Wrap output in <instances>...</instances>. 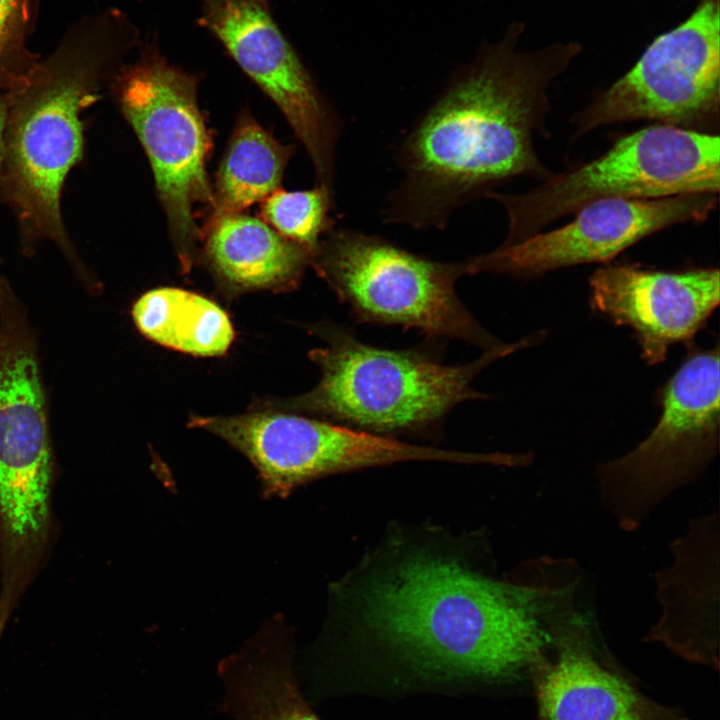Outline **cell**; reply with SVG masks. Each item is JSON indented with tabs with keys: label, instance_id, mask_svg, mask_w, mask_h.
<instances>
[{
	"label": "cell",
	"instance_id": "obj_23",
	"mask_svg": "<svg viewBox=\"0 0 720 720\" xmlns=\"http://www.w3.org/2000/svg\"><path fill=\"white\" fill-rule=\"evenodd\" d=\"M5 98L0 92V203L3 197Z\"/></svg>",
	"mask_w": 720,
	"mask_h": 720
},
{
	"label": "cell",
	"instance_id": "obj_15",
	"mask_svg": "<svg viewBox=\"0 0 720 720\" xmlns=\"http://www.w3.org/2000/svg\"><path fill=\"white\" fill-rule=\"evenodd\" d=\"M719 270L653 271L606 264L589 279L591 305L617 325L634 331L649 365L669 348L690 341L719 304Z\"/></svg>",
	"mask_w": 720,
	"mask_h": 720
},
{
	"label": "cell",
	"instance_id": "obj_7",
	"mask_svg": "<svg viewBox=\"0 0 720 720\" xmlns=\"http://www.w3.org/2000/svg\"><path fill=\"white\" fill-rule=\"evenodd\" d=\"M719 395L718 347L693 352L663 387L662 413L648 437L597 466L600 504L621 531L638 530L712 463L719 445Z\"/></svg>",
	"mask_w": 720,
	"mask_h": 720
},
{
	"label": "cell",
	"instance_id": "obj_10",
	"mask_svg": "<svg viewBox=\"0 0 720 720\" xmlns=\"http://www.w3.org/2000/svg\"><path fill=\"white\" fill-rule=\"evenodd\" d=\"M50 448L37 347L24 305L0 277V513L8 552L24 556L48 516Z\"/></svg>",
	"mask_w": 720,
	"mask_h": 720
},
{
	"label": "cell",
	"instance_id": "obj_20",
	"mask_svg": "<svg viewBox=\"0 0 720 720\" xmlns=\"http://www.w3.org/2000/svg\"><path fill=\"white\" fill-rule=\"evenodd\" d=\"M291 152L243 113L217 173L211 221L241 213L276 191Z\"/></svg>",
	"mask_w": 720,
	"mask_h": 720
},
{
	"label": "cell",
	"instance_id": "obj_17",
	"mask_svg": "<svg viewBox=\"0 0 720 720\" xmlns=\"http://www.w3.org/2000/svg\"><path fill=\"white\" fill-rule=\"evenodd\" d=\"M220 708L232 720H321L302 695L292 649L280 624H268L217 666Z\"/></svg>",
	"mask_w": 720,
	"mask_h": 720
},
{
	"label": "cell",
	"instance_id": "obj_14",
	"mask_svg": "<svg viewBox=\"0 0 720 720\" xmlns=\"http://www.w3.org/2000/svg\"><path fill=\"white\" fill-rule=\"evenodd\" d=\"M578 587L574 579L557 580L538 597L555 650L552 660L533 668L540 720H675L596 659L590 623L577 607Z\"/></svg>",
	"mask_w": 720,
	"mask_h": 720
},
{
	"label": "cell",
	"instance_id": "obj_21",
	"mask_svg": "<svg viewBox=\"0 0 720 720\" xmlns=\"http://www.w3.org/2000/svg\"><path fill=\"white\" fill-rule=\"evenodd\" d=\"M333 193L321 185L300 191L276 190L265 199L262 214L275 231L312 255L321 236L334 226L329 214Z\"/></svg>",
	"mask_w": 720,
	"mask_h": 720
},
{
	"label": "cell",
	"instance_id": "obj_12",
	"mask_svg": "<svg viewBox=\"0 0 720 720\" xmlns=\"http://www.w3.org/2000/svg\"><path fill=\"white\" fill-rule=\"evenodd\" d=\"M199 1V25L279 107L305 147L318 185L334 190L341 120L278 27L268 0Z\"/></svg>",
	"mask_w": 720,
	"mask_h": 720
},
{
	"label": "cell",
	"instance_id": "obj_16",
	"mask_svg": "<svg viewBox=\"0 0 720 720\" xmlns=\"http://www.w3.org/2000/svg\"><path fill=\"white\" fill-rule=\"evenodd\" d=\"M719 513L692 518L670 544L672 560L654 574L659 618L646 639L688 659L717 663Z\"/></svg>",
	"mask_w": 720,
	"mask_h": 720
},
{
	"label": "cell",
	"instance_id": "obj_5",
	"mask_svg": "<svg viewBox=\"0 0 720 720\" xmlns=\"http://www.w3.org/2000/svg\"><path fill=\"white\" fill-rule=\"evenodd\" d=\"M719 188V135L655 124L619 138L598 158L552 174L532 190L492 191L485 197L505 209L508 233L502 244H512L598 200L718 194Z\"/></svg>",
	"mask_w": 720,
	"mask_h": 720
},
{
	"label": "cell",
	"instance_id": "obj_18",
	"mask_svg": "<svg viewBox=\"0 0 720 720\" xmlns=\"http://www.w3.org/2000/svg\"><path fill=\"white\" fill-rule=\"evenodd\" d=\"M205 251L214 271L239 289L295 284L310 263L311 252L266 222L242 213L210 222Z\"/></svg>",
	"mask_w": 720,
	"mask_h": 720
},
{
	"label": "cell",
	"instance_id": "obj_8",
	"mask_svg": "<svg viewBox=\"0 0 720 720\" xmlns=\"http://www.w3.org/2000/svg\"><path fill=\"white\" fill-rule=\"evenodd\" d=\"M198 78L167 62L154 45L123 64L110 87L149 159L179 257L188 265L199 228L195 209L213 207L206 163L210 135L197 102Z\"/></svg>",
	"mask_w": 720,
	"mask_h": 720
},
{
	"label": "cell",
	"instance_id": "obj_6",
	"mask_svg": "<svg viewBox=\"0 0 720 720\" xmlns=\"http://www.w3.org/2000/svg\"><path fill=\"white\" fill-rule=\"evenodd\" d=\"M310 263L361 320L458 338L487 350L499 345L455 293V282L467 274L465 262L434 261L379 235L332 228Z\"/></svg>",
	"mask_w": 720,
	"mask_h": 720
},
{
	"label": "cell",
	"instance_id": "obj_19",
	"mask_svg": "<svg viewBox=\"0 0 720 720\" xmlns=\"http://www.w3.org/2000/svg\"><path fill=\"white\" fill-rule=\"evenodd\" d=\"M132 316L147 338L197 356L221 355L234 338L231 321L221 307L202 295L179 288L146 292L135 302Z\"/></svg>",
	"mask_w": 720,
	"mask_h": 720
},
{
	"label": "cell",
	"instance_id": "obj_13",
	"mask_svg": "<svg viewBox=\"0 0 720 720\" xmlns=\"http://www.w3.org/2000/svg\"><path fill=\"white\" fill-rule=\"evenodd\" d=\"M718 194L655 199H604L589 203L568 224L538 232L465 261L467 274L535 277L560 268L610 261L643 238L682 223L704 222Z\"/></svg>",
	"mask_w": 720,
	"mask_h": 720
},
{
	"label": "cell",
	"instance_id": "obj_2",
	"mask_svg": "<svg viewBox=\"0 0 720 720\" xmlns=\"http://www.w3.org/2000/svg\"><path fill=\"white\" fill-rule=\"evenodd\" d=\"M127 15L110 8L85 16L57 48L4 92L3 197L15 219L21 252L32 257L49 242L88 290L95 280L69 237L61 194L82 160V113L95 103L139 45Z\"/></svg>",
	"mask_w": 720,
	"mask_h": 720
},
{
	"label": "cell",
	"instance_id": "obj_4",
	"mask_svg": "<svg viewBox=\"0 0 720 720\" xmlns=\"http://www.w3.org/2000/svg\"><path fill=\"white\" fill-rule=\"evenodd\" d=\"M331 336L327 347L311 352L321 368L319 384L293 406L380 433L421 427L462 401L486 397L471 388L472 379L539 339L499 344L474 362L448 366L412 351L375 348L345 332Z\"/></svg>",
	"mask_w": 720,
	"mask_h": 720
},
{
	"label": "cell",
	"instance_id": "obj_11",
	"mask_svg": "<svg viewBox=\"0 0 720 720\" xmlns=\"http://www.w3.org/2000/svg\"><path fill=\"white\" fill-rule=\"evenodd\" d=\"M206 430L241 452L258 472L265 497H287L317 478L407 460L467 463L465 452L439 450L298 415L254 412L193 416Z\"/></svg>",
	"mask_w": 720,
	"mask_h": 720
},
{
	"label": "cell",
	"instance_id": "obj_22",
	"mask_svg": "<svg viewBox=\"0 0 720 720\" xmlns=\"http://www.w3.org/2000/svg\"><path fill=\"white\" fill-rule=\"evenodd\" d=\"M40 0H0V92L26 76L41 57L28 46Z\"/></svg>",
	"mask_w": 720,
	"mask_h": 720
},
{
	"label": "cell",
	"instance_id": "obj_3",
	"mask_svg": "<svg viewBox=\"0 0 720 720\" xmlns=\"http://www.w3.org/2000/svg\"><path fill=\"white\" fill-rule=\"evenodd\" d=\"M365 618L416 666L504 680L533 669L550 638L524 579L498 581L443 559L413 557L375 581Z\"/></svg>",
	"mask_w": 720,
	"mask_h": 720
},
{
	"label": "cell",
	"instance_id": "obj_9",
	"mask_svg": "<svg viewBox=\"0 0 720 720\" xmlns=\"http://www.w3.org/2000/svg\"><path fill=\"white\" fill-rule=\"evenodd\" d=\"M720 0H700L659 35L634 66L571 119L574 136L620 122L648 120L707 132L720 112Z\"/></svg>",
	"mask_w": 720,
	"mask_h": 720
},
{
	"label": "cell",
	"instance_id": "obj_1",
	"mask_svg": "<svg viewBox=\"0 0 720 720\" xmlns=\"http://www.w3.org/2000/svg\"><path fill=\"white\" fill-rule=\"evenodd\" d=\"M524 25L484 42L417 118L396 152L399 184L388 194L385 224L444 229L466 203L517 177L553 173L537 155L545 132L548 88L579 54L578 43L516 49Z\"/></svg>",
	"mask_w": 720,
	"mask_h": 720
}]
</instances>
